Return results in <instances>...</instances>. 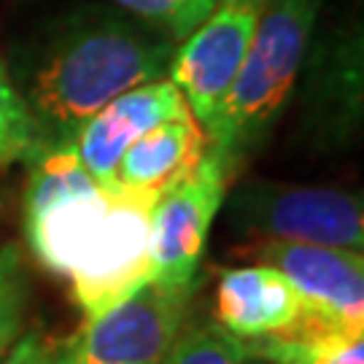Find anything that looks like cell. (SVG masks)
Wrapping results in <instances>:
<instances>
[{"label":"cell","mask_w":364,"mask_h":364,"mask_svg":"<svg viewBox=\"0 0 364 364\" xmlns=\"http://www.w3.org/2000/svg\"><path fill=\"white\" fill-rule=\"evenodd\" d=\"M173 54L176 41L124 14H73L33 54L16 87L36 144L76 141L105 103L162 76Z\"/></svg>","instance_id":"1"},{"label":"cell","mask_w":364,"mask_h":364,"mask_svg":"<svg viewBox=\"0 0 364 364\" xmlns=\"http://www.w3.org/2000/svg\"><path fill=\"white\" fill-rule=\"evenodd\" d=\"M324 0H270L243 65L205 122L208 149L227 173L267 138L281 117L308 54Z\"/></svg>","instance_id":"2"},{"label":"cell","mask_w":364,"mask_h":364,"mask_svg":"<svg viewBox=\"0 0 364 364\" xmlns=\"http://www.w3.org/2000/svg\"><path fill=\"white\" fill-rule=\"evenodd\" d=\"M27 156V243L43 267L70 278L103 232L117 181H97L84 168L73 141L33 144Z\"/></svg>","instance_id":"3"},{"label":"cell","mask_w":364,"mask_h":364,"mask_svg":"<svg viewBox=\"0 0 364 364\" xmlns=\"http://www.w3.org/2000/svg\"><path fill=\"white\" fill-rule=\"evenodd\" d=\"M195 287L146 284L117 308L87 318L54 364H162L178 340Z\"/></svg>","instance_id":"4"},{"label":"cell","mask_w":364,"mask_h":364,"mask_svg":"<svg viewBox=\"0 0 364 364\" xmlns=\"http://www.w3.org/2000/svg\"><path fill=\"white\" fill-rule=\"evenodd\" d=\"M257 264H270L299 294L308 332H364L362 251L289 240H257Z\"/></svg>","instance_id":"5"},{"label":"cell","mask_w":364,"mask_h":364,"mask_svg":"<svg viewBox=\"0 0 364 364\" xmlns=\"http://www.w3.org/2000/svg\"><path fill=\"white\" fill-rule=\"evenodd\" d=\"M156 197L154 192H138L117 183L103 232L87 259L68 278L87 318L117 308L141 287L151 284L149 230Z\"/></svg>","instance_id":"6"},{"label":"cell","mask_w":364,"mask_h":364,"mask_svg":"<svg viewBox=\"0 0 364 364\" xmlns=\"http://www.w3.org/2000/svg\"><path fill=\"white\" fill-rule=\"evenodd\" d=\"M224 183L227 168L208 149L189 178L156 197L149 230V267L154 284L170 289L197 284V267L224 203Z\"/></svg>","instance_id":"7"},{"label":"cell","mask_w":364,"mask_h":364,"mask_svg":"<svg viewBox=\"0 0 364 364\" xmlns=\"http://www.w3.org/2000/svg\"><path fill=\"white\" fill-rule=\"evenodd\" d=\"M235 221L259 240L362 251V200L326 186H257L235 200Z\"/></svg>","instance_id":"8"},{"label":"cell","mask_w":364,"mask_h":364,"mask_svg":"<svg viewBox=\"0 0 364 364\" xmlns=\"http://www.w3.org/2000/svg\"><path fill=\"white\" fill-rule=\"evenodd\" d=\"M270 0H216L213 11L183 38L170 60V81L205 127L243 65Z\"/></svg>","instance_id":"9"},{"label":"cell","mask_w":364,"mask_h":364,"mask_svg":"<svg viewBox=\"0 0 364 364\" xmlns=\"http://www.w3.org/2000/svg\"><path fill=\"white\" fill-rule=\"evenodd\" d=\"M186 100L173 81L156 78L141 87L122 92L111 103H105L95 117L78 130L76 151L84 168L100 183H114L119 159L141 135L186 114Z\"/></svg>","instance_id":"10"},{"label":"cell","mask_w":364,"mask_h":364,"mask_svg":"<svg viewBox=\"0 0 364 364\" xmlns=\"http://www.w3.org/2000/svg\"><path fill=\"white\" fill-rule=\"evenodd\" d=\"M216 321L237 340L305 335V311L284 273L270 264L224 270L216 287Z\"/></svg>","instance_id":"11"},{"label":"cell","mask_w":364,"mask_h":364,"mask_svg":"<svg viewBox=\"0 0 364 364\" xmlns=\"http://www.w3.org/2000/svg\"><path fill=\"white\" fill-rule=\"evenodd\" d=\"M205 151V130L192 117V111H186L141 135L119 159L114 181L127 189L162 195L189 178L203 162Z\"/></svg>","instance_id":"12"},{"label":"cell","mask_w":364,"mask_h":364,"mask_svg":"<svg viewBox=\"0 0 364 364\" xmlns=\"http://www.w3.org/2000/svg\"><path fill=\"white\" fill-rule=\"evenodd\" d=\"M254 359L270 364H364V332H311L264 338L246 346Z\"/></svg>","instance_id":"13"},{"label":"cell","mask_w":364,"mask_h":364,"mask_svg":"<svg viewBox=\"0 0 364 364\" xmlns=\"http://www.w3.org/2000/svg\"><path fill=\"white\" fill-rule=\"evenodd\" d=\"M162 364H254V356L219 324H200L178 335Z\"/></svg>","instance_id":"14"},{"label":"cell","mask_w":364,"mask_h":364,"mask_svg":"<svg viewBox=\"0 0 364 364\" xmlns=\"http://www.w3.org/2000/svg\"><path fill=\"white\" fill-rule=\"evenodd\" d=\"M27 297H30V284H27L25 257L19 246L9 243L0 248V359L22 332Z\"/></svg>","instance_id":"15"},{"label":"cell","mask_w":364,"mask_h":364,"mask_svg":"<svg viewBox=\"0 0 364 364\" xmlns=\"http://www.w3.org/2000/svg\"><path fill=\"white\" fill-rule=\"evenodd\" d=\"M114 3L130 11L138 22L165 33L176 43L189 33H195L216 6V0H114Z\"/></svg>","instance_id":"16"},{"label":"cell","mask_w":364,"mask_h":364,"mask_svg":"<svg viewBox=\"0 0 364 364\" xmlns=\"http://www.w3.org/2000/svg\"><path fill=\"white\" fill-rule=\"evenodd\" d=\"M33 144H36V132L30 111L6 65L0 63V168L16 156H25Z\"/></svg>","instance_id":"17"},{"label":"cell","mask_w":364,"mask_h":364,"mask_svg":"<svg viewBox=\"0 0 364 364\" xmlns=\"http://www.w3.org/2000/svg\"><path fill=\"white\" fill-rule=\"evenodd\" d=\"M54 348L41 329H30L11 346V351L0 364H54Z\"/></svg>","instance_id":"18"}]
</instances>
